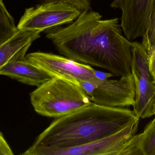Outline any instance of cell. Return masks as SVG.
<instances>
[{
    "label": "cell",
    "mask_w": 155,
    "mask_h": 155,
    "mask_svg": "<svg viewBox=\"0 0 155 155\" xmlns=\"http://www.w3.org/2000/svg\"><path fill=\"white\" fill-rule=\"evenodd\" d=\"M46 36L64 56L100 67L116 76L132 74V42L124 35L119 19H102L97 12L82 11L66 26L46 31Z\"/></svg>",
    "instance_id": "6da1fadb"
},
{
    "label": "cell",
    "mask_w": 155,
    "mask_h": 155,
    "mask_svg": "<svg viewBox=\"0 0 155 155\" xmlns=\"http://www.w3.org/2000/svg\"><path fill=\"white\" fill-rule=\"evenodd\" d=\"M140 119L130 109L91 102L87 106L55 118L21 155H38L44 150L86 144L114 134Z\"/></svg>",
    "instance_id": "7a4b0ae2"
},
{
    "label": "cell",
    "mask_w": 155,
    "mask_h": 155,
    "mask_svg": "<svg viewBox=\"0 0 155 155\" xmlns=\"http://www.w3.org/2000/svg\"><path fill=\"white\" fill-rule=\"evenodd\" d=\"M30 99L37 113L54 118L67 115L91 103L80 86L56 77L37 86L30 93Z\"/></svg>",
    "instance_id": "3957f363"
},
{
    "label": "cell",
    "mask_w": 155,
    "mask_h": 155,
    "mask_svg": "<svg viewBox=\"0 0 155 155\" xmlns=\"http://www.w3.org/2000/svg\"><path fill=\"white\" fill-rule=\"evenodd\" d=\"M139 121L97 141L65 149L44 150L38 155H142L137 134Z\"/></svg>",
    "instance_id": "277c9868"
},
{
    "label": "cell",
    "mask_w": 155,
    "mask_h": 155,
    "mask_svg": "<svg viewBox=\"0 0 155 155\" xmlns=\"http://www.w3.org/2000/svg\"><path fill=\"white\" fill-rule=\"evenodd\" d=\"M131 73L135 87L133 112L140 118H149L154 115L155 83L149 68L147 51L143 44L132 42Z\"/></svg>",
    "instance_id": "5b68a950"
},
{
    "label": "cell",
    "mask_w": 155,
    "mask_h": 155,
    "mask_svg": "<svg viewBox=\"0 0 155 155\" xmlns=\"http://www.w3.org/2000/svg\"><path fill=\"white\" fill-rule=\"evenodd\" d=\"M25 60L51 78H60L79 86L80 82L97 83L95 70L89 65L75 62L65 56L50 53L34 52L25 56Z\"/></svg>",
    "instance_id": "8992f818"
},
{
    "label": "cell",
    "mask_w": 155,
    "mask_h": 155,
    "mask_svg": "<svg viewBox=\"0 0 155 155\" xmlns=\"http://www.w3.org/2000/svg\"><path fill=\"white\" fill-rule=\"evenodd\" d=\"M81 11L73 5L57 2L43 3L25 9L17 26L18 30L41 32L72 22Z\"/></svg>",
    "instance_id": "52a82bcc"
},
{
    "label": "cell",
    "mask_w": 155,
    "mask_h": 155,
    "mask_svg": "<svg viewBox=\"0 0 155 155\" xmlns=\"http://www.w3.org/2000/svg\"><path fill=\"white\" fill-rule=\"evenodd\" d=\"M79 86L92 103L103 106L125 107L134 103L135 87L132 74L118 80L107 79L97 83L83 82Z\"/></svg>",
    "instance_id": "ba28073f"
},
{
    "label": "cell",
    "mask_w": 155,
    "mask_h": 155,
    "mask_svg": "<svg viewBox=\"0 0 155 155\" xmlns=\"http://www.w3.org/2000/svg\"><path fill=\"white\" fill-rule=\"evenodd\" d=\"M153 0H114L111 8L122 12L121 24L125 36L132 42L138 37L146 41Z\"/></svg>",
    "instance_id": "9c48e42d"
},
{
    "label": "cell",
    "mask_w": 155,
    "mask_h": 155,
    "mask_svg": "<svg viewBox=\"0 0 155 155\" xmlns=\"http://www.w3.org/2000/svg\"><path fill=\"white\" fill-rule=\"evenodd\" d=\"M41 32L18 30L8 41L0 45V69L11 62L21 61L35 41L40 38Z\"/></svg>",
    "instance_id": "30bf717a"
},
{
    "label": "cell",
    "mask_w": 155,
    "mask_h": 155,
    "mask_svg": "<svg viewBox=\"0 0 155 155\" xmlns=\"http://www.w3.org/2000/svg\"><path fill=\"white\" fill-rule=\"evenodd\" d=\"M0 75L8 76L22 83L36 86L51 78L25 59L8 63L0 69Z\"/></svg>",
    "instance_id": "8fae6325"
},
{
    "label": "cell",
    "mask_w": 155,
    "mask_h": 155,
    "mask_svg": "<svg viewBox=\"0 0 155 155\" xmlns=\"http://www.w3.org/2000/svg\"><path fill=\"white\" fill-rule=\"evenodd\" d=\"M17 31L14 19L7 11L3 0H0V45L12 38Z\"/></svg>",
    "instance_id": "7c38bea8"
},
{
    "label": "cell",
    "mask_w": 155,
    "mask_h": 155,
    "mask_svg": "<svg viewBox=\"0 0 155 155\" xmlns=\"http://www.w3.org/2000/svg\"><path fill=\"white\" fill-rule=\"evenodd\" d=\"M138 135L142 155H155V117Z\"/></svg>",
    "instance_id": "4fadbf2b"
},
{
    "label": "cell",
    "mask_w": 155,
    "mask_h": 155,
    "mask_svg": "<svg viewBox=\"0 0 155 155\" xmlns=\"http://www.w3.org/2000/svg\"><path fill=\"white\" fill-rule=\"evenodd\" d=\"M142 44L145 47L148 54L151 52L155 47V0H153L152 6L150 28L147 33V38L145 42Z\"/></svg>",
    "instance_id": "5bb4252c"
},
{
    "label": "cell",
    "mask_w": 155,
    "mask_h": 155,
    "mask_svg": "<svg viewBox=\"0 0 155 155\" xmlns=\"http://www.w3.org/2000/svg\"><path fill=\"white\" fill-rule=\"evenodd\" d=\"M44 2H57L65 3L73 5L81 12L91 10L92 0H41Z\"/></svg>",
    "instance_id": "9a60e30c"
},
{
    "label": "cell",
    "mask_w": 155,
    "mask_h": 155,
    "mask_svg": "<svg viewBox=\"0 0 155 155\" xmlns=\"http://www.w3.org/2000/svg\"><path fill=\"white\" fill-rule=\"evenodd\" d=\"M14 155L11 147L4 137L2 133L0 132V155Z\"/></svg>",
    "instance_id": "2e32d148"
},
{
    "label": "cell",
    "mask_w": 155,
    "mask_h": 155,
    "mask_svg": "<svg viewBox=\"0 0 155 155\" xmlns=\"http://www.w3.org/2000/svg\"><path fill=\"white\" fill-rule=\"evenodd\" d=\"M148 55L149 71L155 83V47L151 52L148 54Z\"/></svg>",
    "instance_id": "e0dca14e"
},
{
    "label": "cell",
    "mask_w": 155,
    "mask_h": 155,
    "mask_svg": "<svg viewBox=\"0 0 155 155\" xmlns=\"http://www.w3.org/2000/svg\"><path fill=\"white\" fill-rule=\"evenodd\" d=\"M95 75L97 78H98L101 81L108 79L112 76H114L113 74L111 72H104L101 71L95 70Z\"/></svg>",
    "instance_id": "ac0fdd59"
}]
</instances>
